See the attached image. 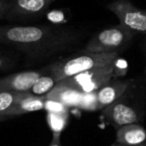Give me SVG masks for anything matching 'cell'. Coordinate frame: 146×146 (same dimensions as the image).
<instances>
[{
  "mask_svg": "<svg viewBox=\"0 0 146 146\" xmlns=\"http://www.w3.org/2000/svg\"><path fill=\"white\" fill-rule=\"evenodd\" d=\"M4 120H7V117H6V116L0 115V122H1V121H4Z\"/></svg>",
  "mask_w": 146,
  "mask_h": 146,
  "instance_id": "44dd1931",
  "label": "cell"
},
{
  "mask_svg": "<svg viewBox=\"0 0 146 146\" xmlns=\"http://www.w3.org/2000/svg\"><path fill=\"white\" fill-rule=\"evenodd\" d=\"M57 81L48 73L44 71L30 89V93L38 96H45L56 86Z\"/></svg>",
  "mask_w": 146,
  "mask_h": 146,
  "instance_id": "5bb4252c",
  "label": "cell"
},
{
  "mask_svg": "<svg viewBox=\"0 0 146 146\" xmlns=\"http://www.w3.org/2000/svg\"><path fill=\"white\" fill-rule=\"evenodd\" d=\"M45 102H46L45 96H38L30 92H24L16 102L14 107L8 113L9 119L23 114L42 110L43 108H45Z\"/></svg>",
  "mask_w": 146,
  "mask_h": 146,
  "instance_id": "7c38bea8",
  "label": "cell"
},
{
  "mask_svg": "<svg viewBox=\"0 0 146 146\" xmlns=\"http://www.w3.org/2000/svg\"><path fill=\"white\" fill-rule=\"evenodd\" d=\"M18 66V59L16 56L0 52V73L8 72Z\"/></svg>",
  "mask_w": 146,
  "mask_h": 146,
  "instance_id": "2e32d148",
  "label": "cell"
},
{
  "mask_svg": "<svg viewBox=\"0 0 146 146\" xmlns=\"http://www.w3.org/2000/svg\"><path fill=\"white\" fill-rule=\"evenodd\" d=\"M45 108L47 109V124L49 129L53 133V137L59 138L62 131L65 129L68 122V110L65 105L54 100H47L45 102Z\"/></svg>",
  "mask_w": 146,
  "mask_h": 146,
  "instance_id": "30bf717a",
  "label": "cell"
},
{
  "mask_svg": "<svg viewBox=\"0 0 146 146\" xmlns=\"http://www.w3.org/2000/svg\"><path fill=\"white\" fill-rule=\"evenodd\" d=\"M116 129L115 143L124 146H135L146 142V129L141 124H125Z\"/></svg>",
  "mask_w": 146,
  "mask_h": 146,
  "instance_id": "8fae6325",
  "label": "cell"
},
{
  "mask_svg": "<svg viewBox=\"0 0 146 146\" xmlns=\"http://www.w3.org/2000/svg\"><path fill=\"white\" fill-rule=\"evenodd\" d=\"M119 57V53H93L84 49L70 55L62 57L43 67L44 71L50 74L58 83L78 73L91 70L96 67L105 66L114 63Z\"/></svg>",
  "mask_w": 146,
  "mask_h": 146,
  "instance_id": "3957f363",
  "label": "cell"
},
{
  "mask_svg": "<svg viewBox=\"0 0 146 146\" xmlns=\"http://www.w3.org/2000/svg\"><path fill=\"white\" fill-rule=\"evenodd\" d=\"M132 79L113 77L95 92V109H104L118 100L131 84Z\"/></svg>",
  "mask_w": 146,
  "mask_h": 146,
  "instance_id": "9c48e42d",
  "label": "cell"
},
{
  "mask_svg": "<svg viewBox=\"0 0 146 146\" xmlns=\"http://www.w3.org/2000/svg\"><path fill=\"white\" fill-rule=\"evenodd\" d=\"M136 35L120 24L107 27L94 34L83 49L93 53H119L124 51Z\"/></svg>",
  "mask_w": 146,
  "mask_h": 146,
  "instance_id": "277c9868",
  "label": "cell"
},
{
  "mask_svg": "<svg viewBox=\"0 0 146 146\" xmlns=\"http://www.w3.org/2000/svg\"><path fill=\"white\" fill-rule=\"evenodd\" d=\"M111 146H124V145H120V144L114 143V144H112ZM135 146H146V142H145V143H143V144H140V145H135Z\"/></svg>",
  "mask_w": 146,
  "mask_h": 146,
  "instance_id": "ffe728a7",
  "label": "cell"
},
{
  "mask_svg": "<svg viewBox=\"0 0 146 146\" xmlns=\"http://www.w3.org/2000/svg\"><path fill=\"white\" fill-rule=\"evenodd\" d=\"M116 15L119 24L135 35H146V10L136 7L131 0H113L106 5Z\"/></svg>",
  "mask_w": 146,
  "mask_h": 146,
  "instance_id": "8992f818",
  "label": "cell"
},
{
  "mask_svg": "<svg viewBox=\"0 0 146 146\" xmlns=\"http://www.w3.org/2000/svg\"><path fill=\"white\" fill-rule=\"evenodd\" d=\"M45 98L47 100H54V101L60 102L66 107H69V106L81 105L82 94L71 88L57 83L56 86L48 94L45 95Z\"/></svg>",
  "mask_w": 146,
  "mask_h": 146,
  "instance_id": "4fadbf2b",
  "label": "cell"
},
{
  "mask_svg": "<svg viewBox=\"0 0 146 146\" xmlns=\"http://www.w3.org/2000/svg\"><path fill=\"white\" fill-rule=\"evenodd\" d=\"M21 95L22 93L19 92L0 91V115L6 116L7 119H9L8 113L14 107Z\"/></svg>",
  "mask_w": 146,
  "mask_h": 146,
  "instance_id": "9a60e30c",
  "label": "cell"
},
{
  "mask_svg": "<svg viewBox=\"0 0 146 146\" xmlns=\"http://www.w3.org/2000/svg\"><path fill=\"white\" fill-rule=\"evenodd\" d=\"M141 49H142V53H143V56H144V73H145V75H146V35L143 36V39H142Z\"/></svg>",
  "mask_w": 146,
  "mask_h": 146,
  "instance_id": "ac0fdd59",
  "label": "cell"
},
{
  "mask_svg": "<svg viewBox=\"0 0 146 146\" xmlns=\"http://www.w3.org/2000/svg\"><path fill=\"white\" fill-rule=\"evenodd\" d=\"M55 0H9L4 19L8 21L26 22L39 18Z\"/></svg>",
  "mask_w": 146,
  "mask_h": 146,
  "instance_id": "52a82bcc",
  "label": "cell"
},
{
  "mask_svg": "<svg viewBox=\"0 0 146 146\" xmlns=\"http://www.w3.org/2000/svg\"><path fill=\"white\" fill-rule=\"evenodd\" d=\"M48 146H61L60 144V139L59 138H54L52 137V140H51L50 144Z\"/></svg>",
  "mask_w": 146,
  "mask_h": 146,
  "instance_id": "d6986e66",
  "label": "cell"
},
{
  "mask_svg": "<svg viewBox=\"0 0 146 146\" xmlns=\"http://www.w3.org/2000/svg\"><path fill=\"white\" fill-rule=\"evenodd\" d=\"M9 5V0H0V20L4 19Z\"/></svg>",
  "mask_w": 146,
  "mask_h": 146,
  "instance_id": "e0dca14e",
  "label": "cell"
},
{
  "mask_svg": "<svg viewBox=\"0 0 146 146\" xmlns=\"http://www.w3.org/2000/svg\"><path fill=\"white\" fill-rule=\"evenodd\" d=\"M44 73V69L24 70L0 77V91L29 92L33 84Z\"/></svg>",
  "mask_w": 146,
  "mask_h": 146,
  "instance_id": "ba28073f",
  "label": "cell"
},
{
  "mask_svg": "<svg viewBox=\"0 0 146 146\" xmlns=\"http://www.w3.org/2000/svg\"><path fill=\"white\" fill-rule=\"evenodd\" d=\"M132 79L124 94L111 105L102 109V118L118 128L130 123H139L146 115V86Z\"/></svg>",
  "mask_w": 146,
  "mask_h": 146,
  "instance_id": "7a4b0ae2",
  "label": "cell"
},
{
  "mask_svg": "<svg viewBox=\"0 0 146 146\" xmlns=\"http://www.w3.org/2000/svg\"><path fill=\"white\" fill-rule=\"evenodd\" d=\"M115 62L105 66L96 67L85 72L78 73L64 80L58 84L79 92L80 94L94 93L101 86L107 83L111 78L115 77Z\"/></svg>",
  "mask_w": 146,
  "mask_h": 146,
  "instance_id": "5b68a950",
  "label": "cell"
},
{
  "mask_svg": "<svg viewBox=\"0 0 146 146\" xmlns=\"http://www.w3.org/2000/svg\"><path fill=\"white\" fill-rule=\"evenodd\" d=\"M85 34L83 29L61 25H0V44L36 62L69 50Z\"/></svg>",
  "mask_w": 146,
  "mask_h": 146,
  "instance_id": "6da1fadb",
  "label": "cell"
}]
</instances>
